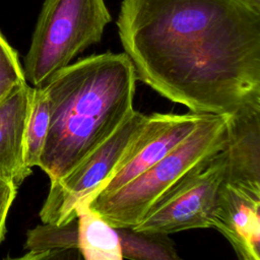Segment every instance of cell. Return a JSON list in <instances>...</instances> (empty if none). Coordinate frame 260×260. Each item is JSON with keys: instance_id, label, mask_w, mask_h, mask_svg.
Returning <instances> with one entry per match:
<instances>
[{"instance_id": "cell-14", "label": "cell", "mask_w": 260, "mask_h": 260, "mask_svg": "<svg viewBox=\"0 0 260 260\" xmlns=\"http://www.w3.org/2000/svg\"><path fill=\"white\" fill-rule=\"evenodd\" d=\"M50 123V110L47 94L43 87H34L31 109L25 131L24 159L28 168L40 165Z\"/></svg>"}, {"instance_id": "cell-8", "label": "cell", "mask_w": 260, "mask_h": 260, "mask_svg": "<svg viewBox=\"0 0 260 260\" xmlns=\"http://www.w3.org/2000/svg\"><path fill=\"white\" fill-rule=\"evenodd\" d=\"M210 228L217 230L242 260H260V191L220 185Z\"/></svg>"}, {"instance_id": "cell-2", "label": "cell", "mask_w": 260, "mask_h": 260, "mask_svg": "<svg viewBox=\"0 0 260 260\" xmlns=\"http://www.w3.org/2000/svg\"><path fill=\"white\" fill-rule=\"evenodd\" d=\"M136 80L125 53L107 52L67 65L43 86L50 123L39 167L51 183L74 169L134 111Z\"/></svg>"}, {"instance_id": "cell-15", "label": "cell", "mask_w": 260, "mask_h": 260, "mask_svg": "<svg viewBox=\"0 0 260 260\" xmlns=\"http://www.w3.org/2000/svg\"><path fill=\"white\" fill-rule=\"evenodd\" d=\"M24 81V72L17 54L0 32V101Z\"/></svg>"}, {"instance_id": "cell-16", "label": "cell", "mask_w": 260, "mask_h": 260, "mask_svg": "<svg viewBox=\"0 0 260 260\" xmlns=\"http://www.w3.org/2000/svg\"><path fill=\"white\" fill-rule=\"evenodd\" d=\"M17 187L10 181L0 177V242L5 235V223L8 210L15 198Z\"/></svg>"}, {"instance_id": "cell-13", "label": "cell", "mask_w": 260, "mask_h": 260, "mask_svg": "<svg viewBox=\"0 0 260 260\" xmlns=\"http://www.w3.org/2000/svg\"><path fill=\"white\" fill-rule=\"evenodd\" d=\"M123 259L177 260L179 255L169 235L132 228H116Z\"/></svg>"}, {"instance_id": "cell-4", "label": "cell", "mask_w": 260, "mask_h": 260, "mask_svg": "<svg viewBox=\"0 0 260 260\" xmlns=\"http://www.w3.org/2000/svg\"><path fill=\"white\" fill-rule=\"evenodd\" d=\"M112 16L105 0H45L24 60V76L43 87L86 48L100 43Z\"/></svg>"}, {"instance_id": "cell-5", "label": "cell", "mask_w": 260, "mask_h": 260, "mask_svg": "<svg viewBox=\"0 0 260 260\" xmlns=\"http://www.w3.org/2000/svg\"><path fill=\"white\" fill-rule=\"evenodd\" d=\"M148 115L134 110L120 127L74 169L52 182L41 208L42 222L62 224L77 218L76 208L100 193L144 128Z\"/></svg>"}, {"instance_id": "cell-10", "label": "cell", "mask_w": 260, "mask_h": 260, "mask_svg": "<svg viewBox=\"0 0 260 260\" xmlns=\"http://www.w3.org/2000/svg\"><path fill=\"white\" fill-rule=\"evenodd\" d=\"M34 86L16 85L0 101V177L18 187L31 174L24 159L25 131Z\"/></svg>"}, {"instance_id": "cell-6", "label": "cell", "mask_w": 260, "mask_h": 260, "mask_svg": "<svg viewBox=\"0 0 260 260\" xmlns=\"http://www.w3.org/2000/svg\"><path fill=\"white\" fill-rule=\"evenodd\" d=\"M225 173L226 158L222 149L208 165L194 170L171 188L132 229L170 235L210 228L215 201Z\"/></svg>"}, {"instance_id": "cell-9", "label": "cell", "mask_w": 260, "mask_h": 260, "mask_svg": "<svg viewBox=\"0 0 260 260\" xmlns=\"http://www.w3.org/2000/svg\"><path fill=\"white\" fill-rule=\"evenodd\" d=\"M224 181L260 191V102L246 104L226 116Z\"/></svg>"}, {"instance_id": "cell-7", "label": "cell", "mask_w": 260, "mask_h": 260, "mask_svg": "<svg viewBox=\"0 0 260 260\" xmlns=\"http://www.w3.org/2000/svg\"><path fill=\"white\" fill-rule=\"evenodd\" d=\"M203 116L193 112L148 115L144 128L96 196L120 189L166 156L192 133Z\"/></svg>"}, {"instance_id": "cell-17", "label": "cell", "mask_w": 260, "mask_h": 260, "mask_svg": "<svg viewBox=\"0 0 260 260\" xmlns=\"http://www.w3.org/2000/svg\"><path fill=\"white\" fill-rule=\"evenodd\" d=\"M249 6H251L256 11L260 12V0H244Z\"/></svg>"}, {"instance_id": "cell-3", "label": "cell", "mask_w": 260, "mask_h": 260, "mask_svg": "<svg viewBox=\"0 0 260 260\" xmlns=\"http://www.w3.org/2000/svg\"><path fill=\"white\" fill-rule=\"evenodd\" d=\"M226 116L204 114L192 133L166 156L113 193L95 196L87 206L113 228H134L171 188L224 148Z\"/></svg>"}, {"instance_id": "cell-1", "label": "cell", "mask_w": 260, "mask_h": 260, "mask_svg": "<svg viewBox=\"0 0 260 260\" xmlns=\"http://www.w3.org/2000/svg\"><path fill=\"white\" fill-rule=\"evenodd\" d=\"M117 27L161 96L215 115L260 102V12L244 0H123Z\"/></svg>"}, {"instance_id": "cell-12", "label": "cell", "mask_w": 260, "mask_h": 260, "mask_svg": "<svg viewBox=\"0 0 260 260\" xmlns=\"http://www.w3.org/2000/svg\"><path fill=\"white\" fill-rule=\"evenodd\" d=\"M78 250L86 260H122L116 228L110 225L87 205L76 208Z\"/></svg>"}, {"instance_id": "cell-11", "label": "cell", "mask_w": 260, "mask_h": 260, "mask_svg": "<svg viewBox=\"0 0 260 260\" xmlns=\"http://www.w3.org/2000/svg\"><path fill=\"white\" fill-rule=\"evenodd\" d=\"M24 248L23 259L81 258L77 218L62 224L43 222L27 231Z\"/></svg>"}]
</instances>
